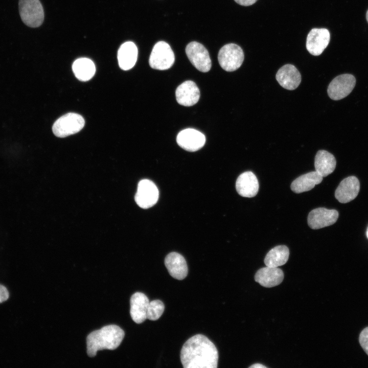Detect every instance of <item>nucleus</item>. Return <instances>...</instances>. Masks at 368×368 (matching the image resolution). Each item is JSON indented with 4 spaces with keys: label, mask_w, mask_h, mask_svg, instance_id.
<instances>
[{
    "label": "nucleus",
    "mask_w": 368,
    "mask_h": 368,
    "mask_svg": "<svg viewBox=\"0 0 368 368\" xmlns=\"http://www.w3.org/2000/svg\"><path fill=\"white\" fill-rule=\"evenodd\" d=\"M360 190L359 180L355 176H351L343 179L335 192V197L337 200L343 203L354 199Z\"/></svg>",
    "instance_id": "obj_13"
},
{
    "label": "nucleus",
    "mask_w": 368,
    "mask_h": 368,
    "mask_svg": "<svg viewBox=\"0 0 368 368\" xmlns=\"http://www.w3.org/2000/svg\"><path fill=\"white\" fill-rule=\"evenodd\" d=\"M218 360L216 346L202 334L188 339L180 351V360L184 368H216Z\"/></svg>",
    "instance_id": "obj_1"
},
{
    "label": "nucleus",
    "mask_w": 368,
    "mask_h": 368,
    "mask_svg": "<svg viewBox=\"0 0 368 368\" xmlns=\"http://www.w3.org/2000/svg\"><path fill=\"white\" fill-rule=\"evenodd\" d=\"M165 306L159 300H153L149 302L147 309V318L151 320H157L163 314Z\"/></svg>",
    "instance_id": "obj_25"
},
{
    "label": "nucleus",
    "mask_w": 368,
    "mask_h": 368,
    "mask_svg": "<svg viewBox=\"0 0 368 368\" xmlns=\"http://www.w3.org/2000/svg\"><path fill=\"white\" fill-rule=\"evenodd\" d=\"M83 117L76 113H66L56 121L52 130L57 137H64L80 131L84 126Z\"/></svg>",
    "instance_id": "obj_6"
},
{
    "label": "nucleus",
    "mask_w": 368,
    "mask_h": 368,
    "mask_svg": "<svg viewBox=\"0 0 368 368\" xmlns=\"http://www.w3.org/2000/svg\"><path fill=\"white\" fill-rule=\"evenodd\" d=\"M20 17L27 26L36 28L41 25L44 20V11L39 0H19Z\"/></svg>",
    "instance_id": "obj_3"
},
{
    "label": "nucleus",
    "mask_w": 368,
    "mask_h": 368,
    "mask_svg": "<svg viewBox=\"0 0 368 368\" xmlns=\"http://www.w3.org/2000/svg\"><path fill=\"white\" fill-rule=\"evenodd\" d=\"M249 367L250 368H263V367H267L266 366L260 364V363H255L254 364L251 365Z\"/></svg>",
    "instance_id": "obj_29"
},
{
    "label": "nucleus",
    "mask_w": 368,
    "mask_h": 368,
    "mask_svg": "<svg viewBox=\"0 0 368 368\" xmlns=\"http://www.w3.org/2000/svg\"><path fill=\"white\" fill-rule=\"evenodd\" d=\"M323 177L316 171L303 174L294 179L291 185V189L295 193H301L312 189L320 183Z\"/></svg>",
    "instance_id": "obj_21"
},
{
    "label": "nucleus",
    "mask_w": 368,
    "mask_h": 368,
    "mask_svg": "<svg viewBox=\"0 0 368 368\" xmlns=\"http://www.w3.org/2000/svg\"><path fill=\"white\" fill-rule=\"evenodd\" d=\"M259 182L256 176L251 171H246L240 174L236 182L238 193L244 197H253L259 191Z\"/></svg>",
    "instance_id": "obj_16"
},
{
    "label": "nucleus",
    "mask_w": 368,
    "mask_h": 368,
    "mask_svg": "<svg viewBox=\"0 0 368 368\" xmlns=\"http://www.w3.org/2000/svg\"><path fill=\"white\" fill-rule=\"evenodd\" d=\"M366 237H367V239H368V227H367V230H366Z\"/></svg>",
    "instance_id": "obj_31"
},
{
    "label": "nucleus",
    "mask_w": 368,
    "mask_h": 368,
    "mask_svg": "<svg viewBox=\"0 0 368 368\" xmlns=\"http://www.w3.org/2000/svg\"><path fill=\"white\" fill-rule=\"evenodd\" d=\"M149 300L143 293L136 292L131 296L130 313L132 320L141 324L147 319Z\"/></svg>",
    "instance_id": "obj_19"
},
{
    "label": "nucleus",
    "mask_w": 368,
    "mask_h": 368,
    "mask_svg": "<svg viewBox=\"0 0 368 368\" xmlns=\"http://www.w3.org/2000/svg\"><path fill=\"white\" fill-rule=\"evenodd\" d=\"M9 297V293L7 288L0 284V303L6 301Z\"/></svg>",
    "instance_id": "obj_27"
},
{
    "label": "nucleus",
    "mask_w": 368,
    "mask_h": 368,
    "mask_svg": "<svg viewBox=\"0 0 368 368\" xmlns=\"http://www.w3.org/2000/svg\"><path fill=\"white\" fill-rule=\"evenodd\" d=\"M186 53L191 63L201 72H209L212 66L211 60L206 49L201 43L192 41L186 48Z\"/></svg>",
    "instance_id": "obj_7"
},
{
    "label": "nucleus",
    "mask_w": 368,
    "mask_h": 368,
    "mask_svg": "<svg viewBox=\"0 0 368 368\" xmlns=\"http://www.w3.org/2000/svg\"><path fill=\"white\" fill-rule=\"evenodd\" d=\"M276 79L280 85L288 90H294L300 85L301 75L293 65L287 64L282 66L277 73Z\"/></svg>",
    "instance_id": "obj_15"
},
{
    "label": "nucleus",
    "mask_w": 368,
    "mask_h": 368,
    "mask_svg": "<svg viewBox=\"0 0 368 368\" xmlns=\"http://www.w3.org/2000/svg\"><path fill=\"white\" fill-rule=\"evenodd\" d=\"M72 69L76 78L82 81L90 80L96 72L94 63L87 58H81L75 60L73 64Z\"/></svg>",
    "instance_id": "obj_23"
},
{
    "label": "nucleus",
    "mask_w": 368,
    "mask_h": 368,
    "mask_svg": "<svg viewBox=\"0 0 368 368\" xmlns=\"http://www.w3.org/2000/svg\"><path fill=\"white\" fill-rule=\"evenodd\" d=\"M137 54V48L133 42L127 41L122 44L118 52L120 68L125 71L132 68L136 62Z\"/></svg>",
    "instance_id": "obj_20"
},
{
    "label": "nucleus",
    "mask_w": 368,
    "mask_h": 368,
    "mask_svg": "<svg viewBox=\"0 0 368 368\" xmlns=\"http://www.w3.org/2000/svg\"><path fill=\"white\" fill-rule=\"evenodd\" d=\"M175 61V56L170 45L159 41L154 45L149 59L150 67L158 70L170 68Z\"/></svg>",
    "instance_id": "obj_5"
},
{
    "label": "nucleus",
    "mask_w": 368,
    "mask_h": 368,
    "mask_svg": "<svg viewBox=\"0 0 368 368\" xmlns=\"http://www.w3.org/2000/svg\"><path fill=\"white\" fill-rule=\"evenodd\" d=\"M124 336V331L116 325H107L93 331L86 338L88 356L94 357L100 350L116 349L120 345Z\"/></svg>",
    "instance_id": "obj_2"
},
{
    "label": "nucleus",
    "mask_w": 368,
    "mask_h": 368,
    "mask_svg": "<svg viewBox=\"0 0 368 368\" xmlns=\"http://www.w3.org/2000/svg\"><path fill=\"white\" fill-rule=\"evenodd\" d=\"M178 145L186 151L194 152L200 149L205 144V135L201 132L187 128L180 131L177 135Z\"/></svg>",
    "instance_id": "obj_11"
},
{
    "label": "nucleus",
    "mask_w": 368,
    "mask_h": 368,
    "mask_svg": "<svg viewBox=\"0 0 368 368\" xmlns=\"http://www.w3.org/2000/svg\"><path fill=\"white\" fill-rule=\"evenodd\" d=\"M284 279L282 270L278 267L266 266L256 273L255 280L262 286L270 288L281 284Z\"/></svg>",
    "instance_id": "obj_18"
},
{
    "label": "nucleus",
    "mask_w": 368,
    "mask_h": 368,
    "mask_svg": "<svg viewBox=\"0 0 368 368\" xmlns=\"http://www.w3.org/2000/svg\"><path fill=\"white\" fill-rule=\"evenodd\" d=\"M165 266L173 278L182 280L188 274V269L186 261L184 257L176 252H172L167 255L165 259Z\"/></svg>",
    "instance_id": "obj_17"
},
{
    "label": "nucleus",
    "mask_w": 368,
    "mask_h": 368,
    "mask_svg": "<svg viewBox=\"0 0 368 368\" xmlns=\"http://www.w3.org/2000/svg\"><path fill=\"white\" fill-rule=\"evenodd\" d=\"M289 256V250L287 246H277L267 254L264 259V263L266 266L278 267L287 262Z\"/></svg>",
    "instance_id": "obj_24"
},
{
    "label": "nucleus",
    "mask_w": 368,
    "mask_h": 368,
    "mask_svg": "<svg viewBox=\"0 0 368 368\" xmlns=\"http://www.w3.org/2000/svg\"><path fill=\"white\" fill-rule=\"evenodd\" d=\"M338 216V212L335 210L318 208L309 213L308 224L312 229H319L335 223Z\"/></svg>",
    "instance_id": "obj_12"
},
{
    "label": "nucleus",
    "mask_w": 368,
    "mask_h": 368,
    "mask_svg": "<svg viewBox=\"0 0 368 368\" xmlns=\"http://www.w3.org/2000/svg\"><path fill=\"white\" fill-rule=\"evenodd\" d=\"M366 18L367 21L368 22V10L367 11V12L366 14Z\"/></svg>",
    "instance_id": "obj_30"
},
{
    "label": "nucleus",
    "mask_w": 368,
    "mask_h": 368,
    "mask_svg": "<svg viewBox=\"0 0 368 368\" xmlns=\"http://www.w3.org/2000/svg\"><path fill=\"white\" fill-rule=\"evenodd\" d=\"M175 96L180 105L191 106L198 101L200 91L194 82L188 80L183 82L177 87Z\"/></svg>",
    "instance_id": "obj_14"
},
{
    "label": "nucleus",
    "mask_w": 368,
    "mask_h": 368,
    "mask_svg": "<svg viewBox=\"0 0 368 368\" xmlns=\"http://www.w3.org/2000/svg\"><path fill=\"white\" fill-rule=\"evenodd\" d=\"M244 58L241 48L235 43H228L223 46L219 51L218 60L221 67L227 72L238 69Z\"/></svg>",
    "instance_id": "obj_4"
},
{
    "label": "nucleus",
    "mask_w": 368,
    "mask_h": 368,
    "mask_svg": "<svg viewBox=\"0 0 368 368\" xmlns=\"http://www.w3.org/2000/svg\"><path fill=\"white\" fill-rule=\"evenodd\" d=\"M359 341L360 346L368 355V327L361 332Z\"/></svg>",
    "instance_id": "obj_26"
},
{
    "label": "nucleus",
    "mask_w": 368,
    "mask_h": 368,
    "mask_svg": "<svg viewBox=\"0 0 368 368\" xmlns=\"http://www.w3.org/2000/svg\"><path fill=\"white\" fill-rule=\"evenodd\" d=\"M159 191L155 184L150 180L144 179L138 183L135 200L143 209L153 206L157 201Z\"/></svg>",
    "instance_id": "obj_9"
},
{
    "label": "nucleus",
    "mask_w": 368,
    "mask_h": 368,
    "mask_svg": "<svg viewBox=\"0 0 368 368\" xmlns=\"http://www.w3.org/2000/svg\"><path fill=\"white\" fill-rule=\"evenodd\" d=\"M330 39V32L325 28H313L308 33L306 48L312 55L319 56L328 46Z\"/></svg>",
    "instance_id": "obj_10"
},
{
    "label": "nucleus",
    "mask_w": 368,
    "mask_h": 368,
    "mask_svg": "<svg viewBox=\"0 0 368 368\" xmlns=\"http://www.w3.org/2000/svg\"><path fill=\"white\" fill-rule=\"evenodd\" d=\"M237 3L244 6H250L255 3L258 0H234Z\"/></svg>",
    "instance_id": "obj_28"
},
{
    "label": "nucleus",
    "mask_w": 368,
    "mask_h": 368,
    "mask_svg": "<svg viewBox=\"0 0 368 368\" xmlns=\"http://www.w3.org/2000/svg\"><path fill=\"white\" fill-rule=\"evenodd\" d=\"M355 84L356 79L353 75L349 74L339 75L329 84L328 95L332 100H341L351 93Z\"/></svg>",
    "instance_id": "obj_8"
},
{
    "label": "nucleus",
    "mask_w": 368,
    "mask_h": 368,
    "mask_svg": "<svg viewBox=\"0 0 368 368\" xmlns=\"http://www.w3.org/2000/svg\"><path fill=\"white\" fill-rule=\"evenodd\" d=\"M336 162L334 156L327 151H317L314 159L315 171L323 177L332 173L335 169Z\"/></svg>",
    "instance_id": "obj_22"
}]
</instances>
